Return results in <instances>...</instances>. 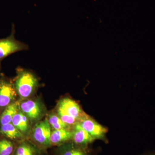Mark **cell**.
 I'll use <instances>...</instances> for the list:
<instances>
[{
	"label": "cell",
	"mask_w": 155,
	"mask_h": 155,
	"mask_svg": "<svg viewBox=\"0 0 155 155\" xmlns=\"http://www.w3.org/2000/svg\"><path fill=\"white\" fill-rule=\"evenodd\" d=\"M37 84V79L32 73L24 70L19 72L16 81V87L20 96L23 98L29 96Z\"/></svg>",
	"instance_id": "cell-1"
},
{
	"label": "cell",
	"mask_w": 155,
	"mask_h": 155,
	"mask_svg": "<svg viewBox=\"0 0 155 155\" xmlns=\"http://www.w3.org/2000/svg\"><path fill=\"white\" fill-rule=\"evenodd\" d=\"M28 49V45L16 40L14 34H12L7 38L0 39V60L13 53Z\"/></svg>",
	"instance_id": "cell-2"
},
{
	"label": "cell",
	"mask_w": 155,
	"mask_h": 155,
	"mask_svg": "<svg viewBox=\"0 0 155 155\" xmlns=\"http://www.w3.org/2000/svg\"><path fill=\"white\" fill-rule=\"evenodd\" d=\"M51 126L47 119L38 123L33 131L34 138L40 144L49 146L51 144Z\"/></svg>",
	"instance_id": "cell-3"
},
{
	"label": "cell",
	"mask_w": 155,
	"mask_h": 155,
	"mask_svg": "<svg viewBox=\"0 0 155 155\" xmlns=\"http://www.w3.org/2000/svg\"><path fill=\"white\" fill-rule=\"evenodd\" d=\"M79 123L95 140L104 138L107 131V128L90 117L85 116Z\"/></svg>",
	"instance_id": "cell-4"
},
{
	"label": "cell",
	"mask_w": 155,
	"mask_h": 155,
	"mask_svg": "<svg viewBox=\"0 0 155 155\" xmlns=\"http://www.w3.org/2000/svg\"><path fill=\"white\" fill-rule=\"evenodd\" d=\"M58 109L78 120H81L85 117L84 116L82 110L78 104L69 98H65L61 100L58 104Z\"/></svg>",
	"instance_id": "cell-5"
},
{
	"label": "cell",
	"mask_w": 155,
	"mask_h": 155,
	"mask_svg": "<svg viewBox=\"0 0 155 155\" xmlns=\"http://www.w3.org/2000/svg\"><path fill=\"white\" fill-rule=\"evenodd\" d=\"M72 133V138L74 142L77 144L87 145L95 140L94 139L81 127L79 123L75 125Z\"/></svg>",
	"instance_id": "cell-6"
},
{
	"label": "cell",
	"mask_w": 155,
	"mask_h": 155,
	"mask_svg": "<svg viewBox=\"0 0 155 155\" xmlns=\"http://www.w3.org/2000/svg\"><path fill=\"white\" fill-rule=\"evenodd\" d=\"M20 108L22 112L31 119H38L41 114L40 106L37 102L31 100L23 102L21 104Z\"/></svg>",
	"instance_id": "cell-7"
},
{
	"label": "cell",
	"mask_w": 155,
	"mask_h": 155,
	"mask_svg": "<svg viewBox=\"0 0 155 155\" xmlns=\"http://www.w3.org/2000/svg\"><path fill=\"white\" fill-rule=\"evenodd\" d=\"M15 94V90L10 84L2 82L0 84V107L8 105Z\"/></svg>",
	"instance_id": "cell-8"
},
{
	"label": "cell",
	"mask_w": 155,
	"mask_h": 155,
	"mask_svg": "<svg viewBox=\"0 0 155 155\" xmlns=\"http://www.w3.org/2000/svg\"><path fill=\"white\" fill-rule=\"evenodd\" d=\"M72 132L66 128L55 130L51 133V143L58 144L67 141L72 138Z\"/></svg>",
	"instance_id": "cell-9"
},
{
	"label": "cell",
	"mask_w": 155,
	"mask_h": 155,
	"mask_svg": "<svg viewBox=\"0 0 155 155\" xmlns=\"http://www.w3.org/2000/svg\"><path fill=\"white\" fill-rule=\"evenodd\" d=\"M11 122L19 131L25 132L28 129V119L26 116L21 112L17 113L14 115Z\"/></svg>",
	"instance_id": "cell-10"
},
{
	"label": "cell",
	"mask_w": 155,
	"mask_h": 155,
	"mask_svg": "<svg viewBox=\"0 0 155 155\" xmlns=\"http://www.w3.org/2000/svg\"><path fill=\"white\" fill-rule=\"evenodd\" d=\"M18 107L17 103L11 104L7 107L1 116L0 121L2 125L11 123L14 115L17 113Z\"/></svg>",
	"instance_id": "cell-11"
},
{
	"label": "cell",
	"mask_w": 155,
	"mask_h": 155,
	"mask_svg": "<svg viewBox=\"0 0 155 155\" xmlns=\"http://www.w3.org/2000/svg\"><path fill=\"white\" fill-rule=\"evenodd\" d=\"M0 131L3 135L12 139L19 138L22 135L19 130L11 123L2 125Z\"/></svg>",
	"instance_id": "cell-12"
},
{
	"label": "cell",
	"mask_w": 155,
	"mask_h": 155,
	"mask_svg": "<svg viewBox=\"0 0 155 155\" xmlns=\"http://www.w3.org/2000/svg\"><path fill=\"white\" fill-rule=\"evenodd\" d=\"M49 123L55 130L66 128L67 125L64 123L59 116L55 115H52L50 116L48 120Z\"/></svg>",
	"instance_id": "cell-13"
},
{
	"label": "cell",
	"mask_w": 155,
	"mask_h": 155,
	"mask_svg": "<svg viewBox=\"0 0 155 155\" xmlns=\"http://www.w3.org/2000/svg\"><path fill=\"white\" fill-rule=\"evenodd\" d=\"M13 151L12 143L7 140H0V155H11Z\"/></svg>",
	"instance_id": "cell-14"
},
{
	"label": "cell",
	"mask_w": 155,
	"mask_h": 155,
	"mask_svg": "<svg viewBox=\"0 0 155 155\" xmlns=\"http://www.w3.org/2000/svg\"><path fill=\"white\" fill-rule=\"evenodd\" d=\"M16 155H34V151L30 146L23 144L18 148Z\"/></svg>",
	"instance_id": "cell-15"
},
{
	"label": "cell",
	"mask_w": 155,
	"mask_h": 155,
	"mask_svg": "<svg viewBox=\"0 0 155 155\" xmlns=\"http://www.w3.org/2000/svg\"><path fill=\"white\" fill-rule=\"evenodd\" d=\"M62 155H87V153L83 149L72 147L66 150Z\"/></svg>",
	"instance_id": "cell-16"
},
{
	"label": "cell",
	"mask_w": 155,
	"mask_h": 155,
	"mask_svg": "<svg viewBox=\"0 0 155 155\" xmlns=\"http://www.w3.org/2000/svg\"><path fill=\"white\" fill-rule=\"evenodd\" d=\"M143 155H155V152H150L146 153Z\"/></svg>",
	"instance_id": "cell-17"
}]
</instances>
